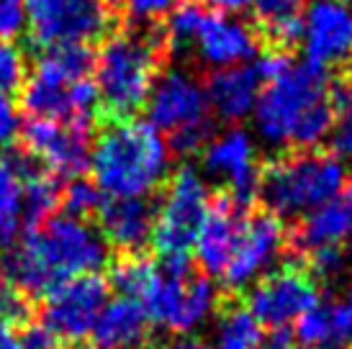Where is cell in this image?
Wrapping results in <instances>:
<instances>
[{"label":"cell","mask_w":352,"mask_h":349,"mask_svg":"<svg viewBox=\"0 0 352 349\" xmlns=\"http://www.w3.org/2000/svg\"><path fill=\"white\" fill-rule=\"evenodd\" d=\"M173 54L162 23H129L116 29L96 54L98 124L129 121L147 106L157 78Z\"/></svg>","instance_id":"6da1fadb"},{"label":"cell","mask_w":352,"mask_h":349,"mask_svg":"<svg viewBox=\"0 0 352 349\" xmlns=\"http://www.w3.org/2000/svg\"><path fill=\"white\" fill-rule=\"evenodd\" d=\"M90 152V170L100 193L108 198H149L167 183V144L147 121L100 124Z\"/></svg>","instance_id":"7a4b0ae2"},{"label":"cell","mask_w":352,"mask_h":349,"mask_svg":"<svg viewBox=\"0 0 352 349\" xmlns=\"http://www.w3.org/2000/svg\"><path fill=\"white\" fill-rule=\"evenodd\" d=\"M347 180L342 157L332 146L283 149L260 159L257 203L291 223L340 198Z\"/></svg>","instance_id":"3957f363"},{"label":"cell","mask_w":352,"mask_h":349,"mask_svg":"<svg viewBox=\"0 0 352 349\" xmlns=\"http://www.w3.org/2000/svg\"><path fill=\"white\" fill-rule=\"evenodd\" d=\"M206 211L208 190L201 174L190 165L177 167L160 193L155 229L149 239L162 270H186L196 262V239Z\"/></svg>","instance_id":"277c9868"},{"label":"cell","mask_w":352,"mask_h":349,"mask_svg":"<svg viewBox=\"0 0 352 349\" xmlns=\"http://www.w3.org/2000/svg\"><path fill=\"white\" fill-rule=\"evenodd\" d=\"M21 239L39 257L54 285L78 275L98 272L108 264V242L96 226H90L88 218L54 214L39 229L23 232Z\"/></svg>","instance_id":"5b68a950"},{"label":"cell","mask_w":352,"mask_h":349,"mask_svg":"<svg viewBox=\"0 0 352 349\" xmlns=\"http://www.w3.org/2000/svg\"><path fill=\"white\" fill-rule=\"evenodd\" d=\"M332 93V75L309 62H298L285 69L280 78L260 87L254 100L257 126L267 139L291 146L296 128L309 116L319 100Z\"/></svg>","instance_id":"8992f818"},{"label":"cell","mask_w":352,"mask_h":349,"mask_svg":"<svg viewBox=\"0 0 352 349\" xmlns=\"http://www.w3.org/2000/svg\"><path fill=\"white\" fill-rule=\"evenodd\" d=\"M322 285L303 257L283 254L280 262L265 270L242 295L263 329L285 331L301 313L322 301Z\"/></svg>","instance_id":"52a82bcc"},{"label":"cell","mask_w":352,"mask_h":349,"mask_svg":"<svg viewBox=\"0 0 352 349\" xmlns=\"http://www.w3.org/2000/svg\"><path fill=\"white\" fill-rule=\"evenodd\" d=\"M26 29L36 49L108 39L118 26L116 8L103 0H23Z\"/></svg>","instance_id":"ba28073f"},{"label":"cell","mask_w":352,"mask_h":349,"mask_svg":"<svg viewBox=\"0 0 352 349\" xmlns=\"http://www.w3.org/2000/svg\"><path fill=\"white\" fill-rule=\"evenodd\" d=\"M219 288L208 280V275L201 272L196 262L186 270H162L155 285L142 298V306L147 311L152 324L173 334H188L214 311Z\"/></svg>","instance_id":"9c48e42d"},{"label":"cell","mask_w":352,"mask_h":349,"mask_svg":"<svg viewBox=\"0 0 352 349\" xmlns=\"http://www.w3.org/2000/svg\"><path fill=\"white\" fill-rule=\"evenodd\" d=\"M111 285L103 275L90 272L57 282L41 306V326L57 341L78 344L93 334L100 311L106 308Z\"/></svg>","instance_id":"30bf717a"},{"label":"cell","mask_w":352,"mask_h":349,"mask_svg":"<svg viewBox=\"0 0 352 349\" xmlns=\"http://www.w3.org/2000/svg\"><path fill=\"white\" fill-rule=\"evenodd\" d=\"M285 254V221L278 214L267 211L265 205L254 203L247 214L242 239L236 244L232 262L226 264L221 275L219 291L245 293L247 285H252L263 270L270 264H278Z\"/></svg>","instance_id":"8fae6325"},{"label":"cell","mask_w":352,"mask_h":349,"mask_svg":"<svg viewBox=\"0 0 352 349\" xmlns=\"http://www.w3.org/2000/svg\"><path fill=\"white\" fill-rule=\"evenodd\" d=\"M303 39L309 65L329 75L352 67V5L344 0H309Z\"/></svg>","instance_id":"7c38bea8"},{"label":"cell","mask_w":352,"mask_h":349,"mask_svg":"<svg viewBox=\"0 0 352 349\" xmlns=\"http://www.w3.org/2000/svg\"><path fill=\"white\" fill-rule=\"evenodd\" d=\"M23 142L31 155L39 159L59 180H75L90 167V128L78 124H59V121H39L31 118L21 128Z\"/></svg>","instance_id":"4fadbf2b"},{"label":"cell","mask_w":352,"mask_h":349,"mask_svg":"<svg viewBox=\"0 0 352 349\" xmlns=\"http://www.w3.org/2000/svg\"><path fill=\"white\" fill-rule=\"evenodd\" d=\"M247 214L250 208L236 203L224 188H216L208 193V211L201 223L196 239V254L193 260L208 278H221L226 264L236 252V244L242 239Z\"/></svg>","instance_id":"5bb4252c"},{"label":"cell","mask_w":352,"mask_h":349,"mask_svg":"<svg viewBox=\"0 0 352 349\" xmlns=\"http://www.w3.org/2000/svg\"><path fill=\"white\" fill-rule=\"evenodd\" d=\"M144 111H147V124L167 136L214 118L201 80H193L186 72H167V69L157 78Z\"/></svg>","instance_id":"9a60e30c"},{"label":"cell","mask_w":352,"mask_h":349,"mask_svg":"<svg viewBox=\"0 0 352 349\" xmlns=\"http://www.w3.org/2000/svg\"><path fill=\"white\" fill-rule=\"evenodd\" d=\"M193 47L198 57V75H204L211 69L247 62L257 52V41L245 19H226L221 10H208L193 39Z\"/></svg>","instance_id":"2e32d148"},{"label":"cell","mask_w":352,"mask_h":349,"mask_svg":"<svg viewBox=\"0 0 352 349\" xmlns=\"http://www.w3.org/2000/svg\"><path fill=\"white\" fill-rule=\"evenodd\" d=\"M309 0H252L245 16L263 54L296 57L303 41V16Z\"/></svg>","instance_id":"e0dca14e"},{"label":"cell","mask_w":352,"mask_h":349,"mask_svg":"<svg viewBox=\"0 0 352 349\" xmlns=\"http://www.w3.org/2000/svg\"><path fill=\"white\" fill-rule=\"evenodd\" d=\"M157 201L149 198H111L98 211V232L108 247H116L121 254L144 252L152 239L157 218Z\"/></svg>","instance_id":"ac0fdd59"},{"label":"cell","mask_w":352,"mask_h":349,"mask_svg":"<svg viewBox=\"0 0 352 349\" xmlns=\"http://www.w3.org/2000/svg\"><path fill=\"white\" fill-rule=\"evenodd\" d=\"M204 95L216 121L239 124L254 108L257 93L263 87V78L257 65H234V67L211 69L198 75Z\"/></svg>","instance_id":"d6986e66"},{"label":"cell","mask_w":352,"mask_h":349,"mask_svg":"<svg viewBox=\"0 0 352 349\" xmlns=\"http://www.w3.org/2000/svg\"><path fill=\"white\" fill-rule=\"evenodd\" d=\"M78 80H72L65 69L57 65V59L50 52H44L36 62L23 90H21V108L31 118L39 121H59V124H72V100L69 90Z\"/></svg>","instance_id":"ffe728a7"},{"label":"cell","mask_w":352,"mask_h":349,"mask_svg":"<svg viewBox=\"0 0 352 349\" xmlns=\"http://www.w3.org/2000/svg\"><path fill=\"white\" fill-rule=\"evenodd\" d=\"M93 337L103 349H147L152 321L137 298L118 295L100 311Z\"/></svg>","instance_id":"44dd1931"},{"label":"cell","mask_w":352,"mask_h":349,"mask_svg":"<svg viewBox=\"0 0 352 349\" xmlns=\"http://www.w3.org/2000/svg\"><path fill=\"white\" fill-rule=\"evenodd\" d=\"M214 311L219 313L216 349H263L265 329L250 313L242 293L219 291Z\"/></svg>","instance_id":"7402d4cb"},{"label":"cell","mask_w":352,"mask_h":349,"mask_svg":"<svg viewBox=\"0 0 352 349\" xmlns=\"http://www.w3.org/2000/svg\"><path fill=\"white\" fill-rule=\"evenodd\" d=\"M201 155H204V167L208 172L224 177L221 185H226L229 180H234L236 174H242L245 170H250V167L257 162L252 157L250 139H247V134H242L239 128H232L229 134L214 139Z\"/></svg>","instance_id":"603a6c76"},{"label":"cell","mask_w":352,"mask_h":349,"mask_svg":"<svg viewBox=\"0 0 352 349\" xmlns=\"http://www.w3.org/2000/svg\"><path fill=\"white\" fill-rule=\"evenodd\" d=\"M62 190H65L62 180L50 170H41L39 174H34L23 183V226H26V232L39 229L41 223L54 216V211L62 205Z\"/></svg>","instance_id":"cb8c5ba5"},{"label":"cell","mask_w":352,"mask_h":349,"mask_svg":"<svg viewBox=\"0 0 352 349\" xmlns=\"http://www.w3.org/2000/svg\"><path fill=\"white\" fill-rule=\"evenodd\" d=\"M157 278H160V264L144 252H131L118 254L116 260H113L108 285L116 288L121 295L142 301L149 288L155 285Z\"/></svg>","instance_id":"d4e9b609"},{"label":"cell","mask_w":352,"mask_h":349,"mask_svg":"<svg viewBox=\"0 0 352 349\" xmlns=\"http://www.w3.org/2000/svg\"><path fill=\"white\" fill-rule=\"evenodd\" d=\"M23 226V180L0 157V247L16 244Z\"/></svg>","instance_id":"484cf974"},{"label":"cell","mask_w":352,"mask_h":349,"mask_svg":"<svg viewBox=\"0 0 352 349\" xmlns=\"http://www.w3.org/2000/svg\"><path fill=\"white\" fill-rule=\"evenodd\" d=\"M327 341L324 349H352V291L342 298H327Z\"/></svg>","instance_id":"4316f807"},{"label":"cell","mask_w":352,"mask_h":349,"mask_svg":"<svg viewBox=\"0 0 352 349\" xmlns=\"http://www.w3.org/2000/svg\"><path fill=\"white\" fill-rule=\"evenodd\" d=\"M106 203V198L100 193L96 183H90L85 177H75L69 185L62 190V205L65 214L78 216V218H88V216H98L100 205Z\"/></svg>","instance_id":"83f0119b"},{"label":"cell","mask_w":352,"mask_h":349,"mask_svg":"<svg viewBox=\"0 0 352 349\" xmlns=\"http://www.w3.org/2000/svg\"><path fill=\"white\" fill-rule=\"evenodd\" d=\"M26 82V57L19 47L0 41V100L21 95Z\"/></svg>","instance_id":"f1b7e54d"},{"label":"cell","mask_w":352,"mask_h":349,"mask_svg":"<svg viewBox=\"0 0 352 349\" xmlns=\"http://www.w3.org/2000/svg\"><path fill=\"white\" fill-rule=\"evenodd\" d=\"M34 316V306L26 293L16 291L8 282H0V324L8 329H26Z\"/></svg>","instance_id":"f546056e"},{"label":"cell","mask_w":352,"mask_h":349,"mask_svg":"<svg viewBox=\"0 0 352 349\" xmlns=\"http://www.w3.org/2000/svg\"><path fill=\"white\" fill-rule=\"evenodd\" d=\"M183 0H121L131 23H162Z\"/></svg>","instance_id":"4dcf8cb0"},{"label":"cell","mask_w":352,"mask_h":349,"mask_svg":"<svg viewBox=\"0 0 352 349\" xmlns=\"http://www.w3.org/2000/svg\"><path fill=\"white\" fill-rule=\"evenodd\" d=\"M26 29V5L23 0H0V41L10 44Z\"/></svg>","instance_id":"1f68e13d"},{"label":"cell","mask_w":352,"mask_h":349,"mask_svg":"<svg viewBox=\"0 0 352 349\" xmlns=\"http://www.w3.org/2000/svg\"><path fill=\"white\" fill-rule=\"evenodd\" d=\"M21 134V113L13 100H0V146H10Z\"/></svg>","instance_id":"d6a6232c"},{"label":"cell","mask_w":352,"mask_h":349,"mask_svg":"<svg viewBox=\"0 0 352 349\" xmlns=\"http://www.w3.org/2000/svg\"><path fill=\"white\" fill-rule=\"evenodd\" d=\"M152 349H211V347L204 339H198V337H177V339L162 341V344H157Z\"/></svg>","instance_id":"836d02e7"},{"label":"cell","mask_w":352,"mask_h":349,"mask_svg":"<svg viewBox=\"0 0 352 349\" xmlns=\"http://www.w3.org/2000/svg\"><path fill=\"white\" fill-rule=\"evenodd\" d=\"M206 8L221 10V13H236V10H245L252 5V0H201Z\"/></svg>","instance_id":"e575fe53"},{"label":"cell","mask_w":352,"mask_h":349,"mask_svg":"<svg viewBox=\"0 0 352 349\" xmlns=\"http://www.w3.org/2000/svg\"><path fill=\"white\" fill-rule=\"evenodd\" d=\"M263 349H306L301 347V344H296L294 334L285 329V331H273V337H270V341L265 344Z\"/></svg>","instance_id":"d590c367"},{"label":"cell","mask_w":352,"mask_h":349,"mask_svg":"<svg viewBox=\"0 0 352 349\" xmlns=\"http://www.w3.org/2000/svg\"><path fill=\"white\" fill-rule=\"evenodd\" d=\"M0 349H23V341L16 334V329H8L0 324Z\"/></svg>","instance_id":"8d00e7d4"},{"label":"cell","mask_w":352,"mask_h":349,"mask_svg":"<svg viewBox=\"0 0 352 349\" xmlns=\"http://www.w3.org/2000/svg\"><path fill=\"white\" fill-rule=\"evenodd\" d=\"M340 198H342L344 205H347V214H350V221H352V177L347 180V185H344V190Z\"/></svg>","instance_id":"74e56055"},{"label":"cell","mask_w":352,"mask_h":349,"mask_svg":"<svg viewBox=\"0 0 352 349\" xmlns=\"http://www.w3.org/2000/svg\"><path fill=\"white\" fill-rule=\"evenodd\" d=\"M103 3H106V5H111V8H116L121 0H103Z\"/></svg>","instance_id":"f35d334b"},{"label":"cell","mask_w":352,"mask_h":349,"mask_svg":"<svg viewBox=\"0 0 352 349\" xmlns=\"http://www.w3.org/2000/svg\"><path fill=\"white\" fill-rule=\"evenodd\" d=\"M82 349H103V347H98V344H96V347H82Z\"/></svg>","instance_id":"ab89813d"},{"label":"cell","mask_w":352,"mask_h":349,"mask_svg":"<svg viewBox=\"0 0 352 349\" xmlns=\"http://www.w3.org/2000/svg\"><path fill=\"white\" fill-rule=\"evenodd\" d=\"M52 349H59V344H54V347H52Z\"/></svg>","instance_id":"60d3db41"},{"label":"cell","mask_w":352,"mask_h":349,"mask_svg":"<svg viewBox=\"0 0 352 349\" xmlns=\"http://www.w3.org/2000/svg\"><path fill=\"white\" fill-rule=\"evenodd\" d=\"M347 3H350V5H352V0H347Z\"/></svg>","instance_id":"b9f144b4"},{"label":"cell","mask_w":352,"mask_h":349,"mask_svg":"<svg viewBox=\"0 0 352 349\" xmlns=\"http://www.w3.org/2000/svg\"><path fill=\"white\" fill-rule=\"evenodd\" d=\"M344 3H347V0H344Z\"/></svg>","instance_id":"7bdbcfd3"}]
</instances>
